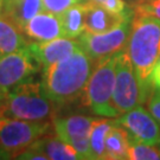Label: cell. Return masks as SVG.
Masks as SVG:
<instances>
[{
    "instance_id": "9c48e42d",
    "label": "cell",
    "mask_w": 160,
    "mask_h": 160,
    "mask_svg": "<svg viewBox=\"0 0 160 160\" xmlns=\"http://www.w3.org/2000/svg\"><path fill=\"white\" fill-rule=\"evenodd\" d=\"M92 119L84 115H71L55 119V133L62 141L74 147L81 159H92L90 148V129Z\"/></svg>"
},
{
    "instance_id": "9a60e30c",
    "label": "cell",
    "mask_w": 160,
    "mask_h": 160,
    "mask_svg": "<svg viewBox=\"0 0 160 160\" xmlns=\"http://www.w3.org/2000/svg\"><path fill=\"white\" fill-rule=\"evenodd\" d=\"M30 147L43 152L44 154L52 160H77L81 159L77 151L69 143L62 141L59 138L44 135L38 139Z\"/></svg>"
},
{
    "instance_id": "f1b7e54d",
    "label": "cell",
    "mask_w": 160,
    "mask_h": 160,
    "mask_svg": "<svg viewBox=\"0 0 160 160\" xmlns=\"http://www.w3.org/2000/svg\"><path fill=\"white\" fill-rule=\"evenodd\" d=\"M92 2H95V4H98V5H102L103 2H104V0H90Z\"/></svg>"
},
{
    "instance_id": "d4e9b609",
    "label": "cell",
    "mask_w": 160,
    "mask_h": 160,
    "mask_svg": "<svg viewBox=\"0 0 160 160\" xmlns=\"http://www.w3.org/2000/svg\"><path fill=\"white\" fill-rule=\"evenodd\" d=\"M18 159H23V160H48L49 158L46 157L43 152H40L38 149L32 148V147H29L28 149H25L23 152H20L19 154L16 157Z\"/></svg>"
},
{
    "instance_id": "603a6c76",
    "label": "cell",
    "mask_w": 160,
    "mask_h": 160,
    "mask_svg": "<svg viewBox=\"0 0 160 160\" xmlns=\"http://www.w3.org/2000/svg\"><path fill=\"white\" fill-rule=\"evenodd\" d=\"M146 102H147L148 112L160 123V89L154 88V90L151 92V95Z\"/></svg>"
},
{
    "instance_id": "f546056e",
    "label": "cell",
    "mask_w": 160,
    "mask_h": 160,
    "mask_svg": "<svg viewBox=\"0 0 160 160\" xmlns=\"http://www.w3.org/2000/svg\"><path fill=\"white\" fill-rule=\"evenodd\" d=\"M0 98H1V96H0Z\"/></svg>"
},
{
    "instance_id": "8992f818",
    "label": "cell",
    "mask_w": 160,
    "mask_h": 160,
    "mask_svg": "<svg viewBox=\"0 0 160 160\" xmlns=\"http://www.w3.org/2000/svg\"><path fill=\"white\" fill-rule=\"evenodd\" d=\"M50 126L46 121L0 118V148L11 153L12 157L18 155L44 137Z\"/></svg>"
},
{
    "instance_id": "7a4b0ae2",
    "label": "cell",
    "mask_w": 160,
    "mask_h": 160,
    "mask_svg": "<svg viewBox=\"0 0 160 160\" xmlns=\"http://www.w3.org/2000/svg\"><path fill=\"white\" fill-rule=\"evenodd\" d=\"M126 51L149 97L154 89L151 81L152 72L160 58V20L134 12Z\"/></svg>"
},
{
    "instance_id": "d6986e66",
    "label": "cell",
    "mask_w": 160,
    "mask_h": 160,
    "mask_svg": "<svg viewBox=\"0 0 160 160\" xmlns=\"http://www.w3.org/2000/svg\"><path fill=\"white\" fill-rule=\"evenodd\" d=\"M114 125L112 118H102L92 121L90 129V148L92 159H106V139Z\"/></svg>"
},
{
    "instance_id": "3957f363",
    "label": "cell",
    "mask_w": 160,
    "mask_h": 160,
    "mask_svg": "<svg viewBox=\"0 0 160 160\" xmlns=\"http://www.w3.org/2000/svg\"><path fill=\"white\" fill-rule=\"evenodd\" d=\"M53 104L43 92L40 82L31 80L0 98V118L45 121L53 114Z\"/></svg>"
},
{
    "instance_id": "5bb4252c",
    "label": "cell",
    "mask_w": 160,
    "mask_h": 160,
    "mask_svg": "<svg viewBox=\"0 0 160 160\" xmlns=\"http://www.w3.org/2000/svg\"><path fill=\"white\" fill-rule=\"evenodd\" d=\"M43 11V0H5L4 16L23 31L31 18Z\"/></svg>"
},
{
    "instance_id": "e0dca14e",
    "label": "cell",
    "mask_w": 160,
    "mask_h": 160,
    "mask_svg": "<svg viewBox=\"0 0 160 160\" xmlns=\"http://www.w3.org/2000/svg\"><path fill=\"white\" fill-rule=\"evenodd\" d=\"M129 145H131V138L128 132L114 121V125L108 132V135L106 139V159H127Z\"/></svg>"
},
{
    "instance_id": "8fae6325",
    "label": "cell",
    "mask_w": 160,
    "mask_h": 160,
    "mask_svg": "<svg viewBox=\"0 0 160 160\" xmlns=\"http://www.w3.org/2000/svg\"><path fill=\"white\" fill-rule=\"evenodd\" d=\"M80 42L74 38L59 37L48 42H38L29 44L30 51L32 52L40 68H46L53 63L61 62L70 57L78 48Z\"/></svg>"
},
{
    "instance_id": "4fadbf2b",
    "label": "cell",
    "mask_w": 160,
    "mask_h": 160,
    "mask_svg": "<svg viewBox=\"0 0 160 160\" xmlns=\"http://www.w3.org/2000/svg\"><path fill=\"white\" fill-rule=\"evenodd\" d=\"M86 31L92 33H102L107 32L109 30L114 29L121 24L125 18L131 13L128 11L122 14L112 13L108 10H106L102 5L95 4L92 1H86Z\"/></svg>"
},
{
    "instance_id": "2e32d148",
    "label": "cell",
    "mask_w": 160,
    "mask_h": 160,
    "mask_svg": "<svg viewBox=\"0 0 160 160\" xmlns=\"http://www.w3.org/2000/svg\"><path fill=\"white\" fill-rule=\"evenodd\" d=\"M24 36L23 31L2 14L0 17V56L26 48L29 44Z\"/></svg>"
},
{
    "instance_id": "7c38bea8",
    "label": "cell",
    "mask_w": 160,
    "mask_h": 160,
    "mask_svg": "<svg viewBox=\"0 0 160 160\" xmlns=\"http://www.w3.org/2000/svg\"><path fill=\"white\" fill-rule=\"evenodd\" d=\"M23 32L33 43L64 37L59 16L45 11L39 12L31 18L23 28Z\"/></svg>"
},
{
    "instance_id": "7402d4cb",
    "label": "cell",
    "mask_w": 160,
    "mask_h": 160,
    "mask_svg": "<svg viewBox=\"0 0 160 160\" xmlns=\"http://www.w3.org/2000/svg\"><path fill=\"white\" fill-rule=\"evenodd\" d=\"M133 11L147 14L160 20V0H140L134 6Z\"/></svg>"
},
{
    "instance_id": "484cf974",
    "label": "cell",
    "mask_w": 160,
    "mask_h": 160,
    "mask_svg": "<svg viewBox=\"0 0 160 160\" xmlns=\"http://www.w3.org/2000/svg\"><path fill=\"white\" fill-rule=\"evenodd\" d=\"M151 81H152V86H153V88L160 89V62H158L157 65H155V68L153 69Z\"/></svg>"
},
{
    "instance_id": "cb8c5ba5",
    "label": "cell",
    "mask_w": 160,
    "mask_h": 160,
    "mask_svg": "<svg viewBox=\"0 0 160 160\" xmlns=\"http://www.w3.org/2000/svg\"><path fill=\"white\" fill-rule=\"evenodd\" d=\"M102 6L109 12L116 13V14H122L128 11L126 7V2L122 0H104Z\"/></svg>"
},
{
    "instance_id": "277c9868",
    "label": "cell",
    "mask_w": 160,
    "mask_h": 160,
    "mask_svg": "<svg viewBox=\"0 0 160 160\" xmlns=\"http://www.w3.org/2000/svg\"><path fill=\"white\" fill-rule=\"evenodd\" d=\"M118 53L96 61L95 68L82 95L83 104L95 115L102 118H118L119 113L113 104Z\"/></svg>"
},
{
    "instance_id": "44dd1931",
    "label": "cell",
    "mask_w": 160,
    "mask_h": 160,
    "mask_svg": "<svg viewBox=\"0 0 160 160\" xmlns=\"http://www.w3.org/2000/svg\"><path fill=\"white\" fill-rule=\"evenodd\" d=\"M80 2L82 0H43V11L59 16L69 7Z\"/></svg>"
},
{
    "instance_id": "5b68a950",
    "label": "cell",
    "mask_w": 160,
    "mask_h": 160,
    "mask_svg": "<svg viewBox=\"0 0 160 160\" xmlns=\"http://www.w3.org/2000/svg\"><path fill=\"white\" fill-rule=\"evenodd\" d=\"M148 94L141 86L126 49L118 53L113 104L119 116L147 101Z\"/></svg>"
},
{
    "instance_id": "30bf717a",
    "label": "cell",
    "mask_w": 160,
    "mask_h": 160,
    "mask_svg": "<svg viewBox=\"0 0 160 160\" xmlns=\"http://www.w3.org/2000/svg\"><path fill=\"white\" fill-rule=\"evenodd\" d=\"M115 122L128 132L131 141L160 145L159 122L141 104L118 116Z\"/></svg>"
},
{
    "instance_id": "4316f807",
    "label": "cell",
    "mask_w": 160,
    "mask_h": 160,
    "mask_svg": "<svg viewBox=\"0 0 160 160\" xmlns=\"http://www.w3.org/2000/svg\"><path fill=\"white\" fill-rule=\"evenodd\" d=\"M13 157H12L11 153H8L7 151L5 149L0 148V160H5V159H12Z\"/></svg>"
},
{
    "instance_id": "83f0119b",
    "label": "cell",
    "mask_w": 160,
    "mask_h": 160,
    "mask_svg": "<svg viewBox=\"0 0 160 160\" xmlns=\"http://www.w3.org/2000/svg\"><path fill=\"white\" fill-rule=\"evenodd\" d=\"M4 5H5V0H0V17L4 14Z\"/></svg>"
},
{
    "instance_id": "ffe728a7",
    "label": "cell",
    "mask_w": 160,
    "mask_h": 160,
    "mask_svg": "<svg viewBox=\"0 0 160 160\" xmlns=\"http://www.w3.org/2000/svg\"><path fill=\"white\" fill-rule=\"evenodd\" d=\"M129 160H159L160 159V145H149V143L131 141L128 148Z\"/></svg>"
},
{
    "instance_id": "ba28073f",
    "label": "cell",
    "mask_w": 160,
    "mask_h": 160,
    "mask_svg": "<svg viewBox=\"0 0 160 160\" xmlns=\"http://www.w3.org/2000/svg\"><path fill=\"white\" fill-rule=\"evenodd\" d=\"M40 65L30 51L29 45L18 51L0 56V96L22 83L33 80Z\"/></svg>"
},
{
    "instance_id": "ac0fdd59",
    "label": "cell",
    "mask_w": 160,
    "mask_h": 160,
    "mask_svg": "<svg viewBox=\"0 0 160 160\" xmlns=\"http://www.w3.org/2000/svg\"><path fill=\"white\" fill-rule=\"evenodd\" d=\"M64 37L78 38L86 31V6L80 2L59 14Z\"/></svg>"
},
{
    "instance_id": "52a82bcc",
    "label": "cell",
    "mask_w": 160,
    "mask_h": 160,
    "mask_svg": "<svg viewBox=\"0 0 160 160\" xmlns=\"http://www.w3.org/2000/svg\"><path fill=\"white\" fill-rule=\"evenodd\" d=\"M133 16L134 12L132 11L122 23L107 32L92 33L84 31L78 37L81 48L95 62L123 51L131 33Z\"/></svg>"
},
{
    "instance_id": "6da1fadb",
    "label": "cell",
    "mask_w": 160,
    "mask_h": 160,
    "mask_svg": "<svg viewBox=\"0 0 160 160\" xmlns=\"http://www.w3.org/2000/svg\"><path fill=\"white\" fill-rule=\"evenodd\" d=\"M94 62L80 46L67 59L43 68L40 81L43 92L58 106L82 98L94 69Z\"/></svg>"
}]
</instances>
